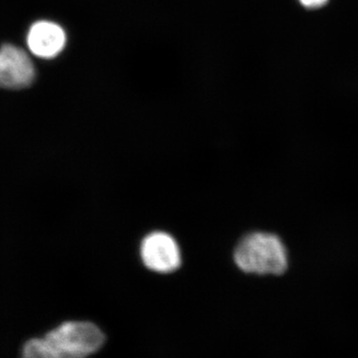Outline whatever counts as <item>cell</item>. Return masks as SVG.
I'll list each match as a JSON object with an SVG mask.
<instances>
[{
    "instance_id": "obj_1",
    "label": "cell",
    "mask_w": 358,
    "mask_h": 358,
    "mask_svg": "<svg viewBox=\"0 0 358 358\" xmlns=\"http://www.w3.org/2000/svg\"><path fill=\"white\" fill-rule=\"evenodd\" d=\"M234 260L244 272L258 275H281L288 267L284 244L268 233H252L243 238L235 250Z\"/></svg>"
},
{
    "instance_id": "obj_2",
    "label": "cell",
    "mask_w": 358,
    "mask_h": 358,
    "mask_svg": "<svg viewBox=\"0 0 358 358\" xmlns=\"http://www.w3.org/2000/svg\"><path fill=\"white\" fill-rule=\"evenodd\" d=\"M56 358H87L101 350L105 336L89 322H67L45 336Z\"/></svg>"
},
{
    "instance_id": "obj_3",
    "label": "cell",
    "mask_w": 358,
    "mask_h": 358,
    "mask_svg": "<svg viewBox=\"0 0 358 358\" xmlns=\"http://www.w3.org/2000/svg\"><path fill=\"white\" fill-rule=\"evenodd\" d=\"M141 257L145 267L162 274L173 272L181 264L178 243L173 237L162 231L150 233L143 240Z\"/></svg>"
},
{
    "instance_id": "obj_4",
    "label": "cell",
    "mask_w": 358,
    "mask_h": 358,
    "mask_svg": "<svg viewBox=\"0 0 358 358\" xmlns=\"http://www.w3.org/2000/svg\"><path fill=\"white\" fill-rule=\"evenodd\" d=\"M34 78V65L26 52L13 45L0 49V88H26Z\"/></svg>"
},
{
    "instance_id": "obj_5",
    "label": "cell",
    "mask_w": 358,
    "mask_h": 358,
    "mask_svg": "<svg viewBox=\"0 0 358 358\" xmlns=\"http://www.w3.org/2000/svg\"><path fill=\"white\" fill-rule=\"evenodd\" d=\"M66 33L60 25L50 21H38L30 28L27 44L30 51L37 57H56L64 49Z\"/></svg>"
},
{
    "instance_id": "obj_6",
    "label": "cell",
    "mask_w": 358,
    "mask_h": 358,
    "mask_svg": "<svg viewBox=\"0 0 358 358\" xmlns=\"http://www.w3.org/2000/svg\"><path fill=\"white\" fill-rule=\"evenodd\" d=\"M21 358H56L46 338H33L27 341Z\"/></svg>"
},
{
    "instance_id": "obj_7",
    "label": "cell",
    "mask_w": 358,
    "mask_h": 358,
    "mask_svg": "<svg viewBox=\"0 0 358 358\" xmlns=\"http://www.w3.org/2000/svg\"><path fill=\"white\" fill-rule=\"evenodd\" d=\"M327 0H301V3L307 7H319L326 3Z\"/></svg>"
}]
</instances>
